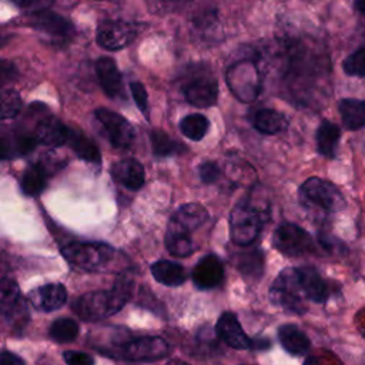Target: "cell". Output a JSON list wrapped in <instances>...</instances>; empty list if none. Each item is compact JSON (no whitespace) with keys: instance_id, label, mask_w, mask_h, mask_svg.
<instances>
[{"instance_id":"27","label":"cell","mask_w":365,"mask_h":365,"mask_svg":"<svg viewBox=\"0 0 365 365\" xmlns=\"http://www.w3.org/2000/svg\"><path fill=\"white\" fill-rule=\"evenodd\" d=\"M151 274L157 282L167 287H178L187 279V272L182 265L165 259L154 262L151 265Z\"/></svg>"},{"instance_id":"40","label":"cell","mask_w":365,"mask_h":365,"mask_svg":"<svg viewBox=\"0 0 365 365\" xmlns=\"http://www.w3.org/2000/svg\"><path fill=\"white\" fill-rule=\"evenodd\" d=\"M304 365H342L341 361L329 354V352H321V354H315V355H309Z\"/></svg>"},{"instance_id":"2","label":"cell","mask_w":365,"mask_h":365,"mask_svg":"<svg viewBox=\"0 0 365 365\" xmlns=\"http://www.w3.org/2000/svg\"><path fill=\"white\" fill-rule=\"evenodd\" d=\"M117 250L103 242H73L61 250L64 259L80 269L107 271L117 259Z\"/></svg>"},{"instance_id":"16","label":"cell","mask_w":365,"mask_h":365,"mask_svg":"<svg viewBox=\"0 0 365 365\" xmlns=\"http://www.w3.org/2000/svg\"><path fill=\"white\" fill-rule=\"evenodd\" d=\"M68 131H70V127L63 124L58 118L50 114H46L36 123L33 133L38 144L60 147L63 144H67Z\"/></svg>"},{"instance_id":"39","label":"cell","mask_w":365,"mask_h":365,"mask_svg":"<svg viewBox=\"0 0 365 365\" xmlns=\"http://www.w3.org/2000/svg\"><path fill=\"white\" fill-rule=\"evenodd\" d=\"M63 356L67 365H94L93 356L81 351H64Z\"/></svg>"},{"instance_id":"32","label":"cell","mask_w":365,"mask_h":365,"mask_svg":"<svg viewBox=\"0 0 365 365\" xmlns=\"http://www.w3.org/2000/svg\"><path fill=\"white\" fill-rule=\"evenodd\" d=\"M150 141H151L153 153L157 157L175 155V154H180V153H182L185 150L184 145H181L180 143H177L173 138H170L163 130L151 131Z\"/></svg>"},{"instance_id":"42","label":"cell","mask_w":365,"mask_h":365,"mask_svg":"<svg viewBox=\"0 0 365 365\" xmlns=\"http://www.w3.org/2000/svg\"><path fill=\"white\" fill-rule=\"evenodd\" d=\"M0 365H26V364L19 355L4 349L0 356Z\"/></svg>"},{"instance_id":"37","label":"cell","mask_w":365,"mask_h":365,"mask_svg":"<svg viewBox=\"0 0 365 365\" xmlns=\"http://www.w3.org/2000/svg\"><path fill=\"white\" fill-rule=\"evenodd\" d=\"M130 90H131L133 98L135 101V106L144 114V117L148 120L150 118V114H148V96H147L145 87L140 81H133V83H130Z\"/></svg>"},{"instance_id":"28","label":"cell","mask_w":365,"mask_h":365,"mask_svg":"<svg viewBox=\"0 0 365 365\" xmlns=\"http://www.w3.org/2000/svg\"><path fill=\"white\" fill-rule=\"evenodd\" d=\"M67 145L84 161L98 165L101 163V155L97 145L88 140L81 131L70 128L67 137Z\"/></svg>"},{"instance_id":"31","label":"cell","mask_w":365,"mask_h":365,"mask_svg":"<svg viewBox=\"0 0 365 365\" xmlns=\"http://www.w3.org/2000/svg\"><path fill=\"white\" fill-rule=\"evenodd\" d=\"M238 269L248 278L257 279L264 271V255L258 250H251L237 255Z\"/></svg>"},{"instance_id":"13","label":"cell","mask_w":365,"mask_h":365,"mask_svg":"<svg viewBox=\"0 0 365 365\" xmlns=\"http://www.w3.org/2000/svg\"><path fill=\"white\" fill-rule=\"evenodd\" d=\"M58 161H53L50 157L40 160L36 164L29 165L21 175V190L26 195H38L47 185L48 177L57 170Z\"/></svg>"},{"instance_id":"41","label":"cell","mask_w":365,"mask_h":365,"mask_svg":"<svg viewBox=\"0 0 365 365\" xmlns=\"http://www.w3.org/2000/svg\"><path fill=\"white\" fill-rule=\"evenodd\" d=\"M17 7L29 10L30 13L33 11H40L46 10L48 6L53 4L54 0H11Z\"/></svg>"},{"instance_id":"24","label":"cell","mask_w":365,"mask_h":365,"mask_svg":"<svg viewBox=\"0 0 365 365\" xmlns=\"http://www.w3.org/2000/svg\"><path fill=\"white\" fill-rule=\"evenodd\" d=\"M278 339L282 348L291 355H305L311 348L307 334L295 324H284L278 328Z\"/></svg>"},{"instance_id":"36","label":"cell","mask_w":365,"mask_h":365,"mask_svg":"<svg viewBox=\"0 0 365 365\" xmlns=\"http://www.w3.org/2000/svg\"><path fill=\"white\" fill-rule=\"evenodd\" d=\"M342 68L348 76L365 77V47H361L352 54H349L344 60Z\"/></svg>"},{"instance_id":"15","label":"cell","mask_w":365,"mask_h":365,"mask_svg":"<svg viewBox=\"0 0 365 365\" xmlns=\"http://www.w3.org/2000/svg\"><path fill=\"white\" fill-rule=\"evenodd\" d=\"M224 279V265L217 255L202 257L192 269V281L200 289H211Z\"/></svg>"},{"instance_id":"38","label":"cell","mask_w":365,"mask_h":365,"mask_svg":"<svg viewBox=\"0 0 365 365\" xmlns=\"http://www.w3.org/2000/svg\"><path fill=\"white\" fill-rule=\"evenodd\" d=\"M198 173H200V178L202 182L205 184H212L215 182L220 175H221V170L218 167L217 163H212V161H205L200 165L198 168Z\"/></svg>"},{"instance_id":"45","label":"cell","mask_w":365,"mask_h":365,"mask_svg":"<svg viewBox=\"0 0 365 365\" xmlns=\"http://www.w3.org/2000/svg\"><path fill=\"white\" fill-rule=\"evenodd\" d=\"M364 335H365V332H364Z\"/></svg>"},{"instance_id":"44","label":"cell","mask_w":365,"mask_h":365,"mask_svg":"<svg viewBox=\"0 0 365 365\" xmlns=\"http://www.w3.org/2000/svg\"><path fill=\"white\" fill-rule=\"evenodd\" d=\"M167 365H190V364L182 362V361H180V359H171V361L167 362Z\"/></svg>"},{"instance_id":"11","label":"cell","mask_w":365,"mask_h":365,"mask_svg":"<svg viewBox=\"0 0 365 365\" xmlns=\"http://www.w3.org/2000/svg\"><path fill=\"white\" fill-rule=\"evenodd\" d=\"M135 36V27L123 20H104L97 27V43L110 51L127 47Z\"/></svg>"},{"instance_id":"21","label":"cell","mask_w":365,"mask_h":365,"mask_svg":"<svg viewBox=\"0 0 365 365\" xmlns=\"http://www.w3.org/2000/svg\"><path fill=\"white\" fill-rule=\"evenodd\" d=\"M113 178L128 190H138L144 184L145 173L144 167L135 158H124L113 164Z\"/></svg>"},{"instance_id":"35","label":"cell","mask_w":365,"mask_h":365,"mask_svg":"<svg viewBox=\"0 0 365 365\" xmlns=\"http://www.w3.org/2000/svg\"><path fill=\"white\" fill-rule=\"evenodd\" d=\"M21 110V97L20 94L13 90H4L1 94V118H13L16 117Z\"/></svg>"},{"instance_id":"4","label":"cell","mask_w":365,"mask_h":365,"mask_svg":"<svg viewBox=\"0 0 365 365\" xmlns=\"http://www.w3.org/2000/svg\"><path fill=\"white\" fill-rule=\"evenodd\" d=\"M299 198L305 205L314 207L322 212H338L345 208L342 192L332 182L319 177H309L299 187Z\"/></svg>"},{"instance_id":"9","label":"cell","mask_w":365,"mask_h":365,"mask_svg":"<svg viewBox=\"0 0 365 365\" xmlns=\"http://www.w3.org/2000/svg\"><path fill=\"white\" fill-rule=\"evenodd\" d=\"M94 115L104 128L107 138L115 148H128L134 143V127L121 114L101 107L94 111Z\"/></svg>"},{"instance_id":"25","label":"cell","mask_w":365,"mask_h":365,"mask_svg":"<svg viewBox=\"0 0 365 365\" xmlns=\"http://www.w3.org/2000/svg\"><path fill=\"white\" fill-rule=\"evenodd\" d=\"M339 138H341V130L336 124H334L329 120L321 121L315 133L318 153L327 158H334L336 154Z\"/></svg>"},{"instance_id":"43","label":"cell","mask_w":365,"mask_h":365,"mask_svg":"<svg viewBox=\"0 0 365 365\" xmlns=\"http://www.w3.org/2000/svg\"><path fill=\"white\" fill-rule=\"evenodd\" d=\"M354 7H355V10H356L361 16L365 17V0H355V1H354Z\"/></svg>"},{"instance_id":"8","label":"cell","mask_w":365,"mask_h":365,"mask_svg":"<svg viewBox=\"0 0 365 365\" xmlns=\"http://www.w3.org/2000/svg\"><path fill=\"white\" fill-rule=\"evenodd\" d=\"M118 355L130 361H157L170 354V346L161 336H138L118 345Z\"/></svg>"},{"instance_id":"20","label":"cell","mask_w":365,"mask_h":365,"mask_svg":"<svg viewBox=\"0 0 365 365\" xmlns=\"http://www.w3.org/2000/svg\"><path fill=\"white\" fill-rule=\"evenodd\" d=\"M299 282L307 299L322 304L325 302L329 295V287L327 281L319 275V272L314 267H297Z\"/></svg>"},{"instance_id":"19","label":"cell","mask_w":365,"mask_h":365,"mask_svg":"<svg viewBox=\"0 0 365 365\" xmlns=\"http://www.w3.org/2000/svg\"><path fill=\"white\" fill-rule=\"evenodd\" d=\"M185 100L200 108L211 107L218 98V86L214 80L207 77L194 78L184 90Z\"/></svg>"},{"instance_id":"33","label":"cell","mask_w":365,"mask_h":365,"mask_svg":"<svg viewBox=\"0 0 365 365\" xmlns=\"http://www.w3.org/2000/svg\"><path fill=\"white\" fill-rule=\"evenodd\" d=\"M210 121L202 114H190L180 121L181 133L194 141H200L208 131Z\"/></svg>"},{"instance_id":"12","label":"cell","mask_w":365,"mask_h":365,"mask_svg":"<svg viewBox=\"0 0 365 365\" xmlns=\"http://www.w3.org/2000/svg\"><path fill=\"white\" fill-rule=\"evenodd\" d=\"M23 21L26 26H30L34 30L46 33L57 40H68L74 34V27L67 19L47 9L30 13Z\"/></svg>"},{"instance_id":"22","label":"cell","mask_w":365,"mask_h":365,"mask_svg":"<svg viewBox=\"0 0 365 365\" xmlns=\"http://www.w3.org/2000/svg\"><path fill=\"white\" fill-rule=\"evenodd\" d=\"M96 73H97L98 81H100L104 93L108 97L115 98V97L121 96L123 78H121V73L117 68V64L114 60H111L108 57L98 58L96 63Z\"/></svg>"},{"instance_id":"7","label":"cell","mask_w":365,"mask_h":365,"mask_svg":"<svg viewBox=\"0 0 365 365\" xmlns=\"http://www.w3.org/2000/svg\"><path fill=\"white\" fill-rule=\"evenodd\" d=\"M272 245L287 257H302L315 252L312 237L294 222H282L272 235Z\"/></svg>"},{"instance_id":"1","label":"cell","mask_w":365,"mask_h":365,"mask_svg":"<svg viewBox=\"0 0 365 365\" xmlns=\"http://www.w3.org/2000/svg\"><path fill=\"white\" fill-rule=\"evenodd\" d=\"M134 289L133 278L128 272H123L114 282L111 289L90 291L73 302V311L83 321H100L117 314L131 298Z\"/></svg>"},{"instance_id":"18","label":"cell","mask_w":365,"mask_h":365,"mask_svg":"<svg viewBox=\"0 0 365 365\" xmlns=\"http://www.w3.org/2000/svg\"><path fill=\"white\" fill-rule=\"evenodd\" d=\"M208 220L207 210L197 202H188L181 205L171 217L168 228L178 230L190 234L191 231L201 227Z\"/></svg>"},{"instance_id":"26","label":"cell","mask_w":365,"mask_h":365,"mask_svg":"<svg viewBox=\"0 0 365 365\" xmlns=\"http://www.w3.org/2000/svg\"><path fill=\"white\" fill-rule=\"evenodd\" d=\"M338 111L346 130L355 131L365 127V100L342 98L338 103Z\"/></svg>"},{"instance_id":"14","label":"cell","mask_w":365,"mask_h":365,"mask_svg":"<svg viewBox=\"0 0 365 365\" xmlns=\"http://www.w3.org/2000/svg\"><path fill=\"white\" fill-rule=\"evenodd\" d=\"M215 331L218 336L234 349H250L252 348V341L244 332L240 321L232 312H222L217 321Z\"/></svg>"},{"instance_id":"17","label":"cell","mask_w":365,"mask_h":365,"mask_svg":"<svg viewBox=\"0 0 365 365\" xmlns=\"http://www.w3.org/2000/svg\"><path fill=\"white\" fill-rule=\"evenodd\" d=\"M29 299L37 311L51 312L66 304L67 291L61 284H46L30 291Z\"/></svg>"},{"instance_id":"6","label":"cell","mask_w":365,"mask_h":365,"mask_svg":"<svg viewBox=\"0 0 365 365\" xmlns=\"http://www.w3.org/2000/svg\"><path fill=\"white\" fill-rule=\"evenodd\" d=\"M227 84L238 100L251 103L261 91L259 70L250 60L237 61L227 71Z\"/></svg>"},{"instance_id":"5","label":"cell","mask_w":365,"mask_h":365,"mask_svg":"<svg viewBox=\"0 0 365 365\" xmlns=\"http://www.w3.org/2000/svg\"><path fill=\"white\" fill-rule=\"evenodd\" d=\"M264 224L262 212L252 204H238L230 214V235L235 245L252 244Z\"/></svg>"},{"instance_id":"23","label":"cell","mask_w":365,"mask_h":365,"mask_svg":"<svg viewBox=\"0 0 365 365\" xmlns=\"http://www.w3.org/2000/svg\"><path fill=\"white\" fill-rule=\"evenodd\" d=\"M38 144L34 133L27 131H14L7 134H3L1 138V157L4 160L14 158L20 155H26L30 153L36 145Z\"/></svg>"},{"instance_id":"3","label":"cell","mask_w":365,"mask_h":365,"mask_svg":"<svg viewBox=\"0 0 365 365\" xmlns=\"http://www.w3.org/2000/svg\"><path fill=\"white\" fill-rule=\"evenodd\" d=\"M269 299L274 305L297 315H304L308 311L297 267L284 268L278 274L269 288Z\"/></svg>"},{"instance_id":"10","label":"cell","mask_w":365,"mask_h":365,"mask_svg":"<svg viewBox=\"0 0 365 365\" xmlns=\"http://www.w3.org/2000/svg\"><path fill=\"white\" fill-rule=\"evenodd\" d=\"M0 301L4 321L11 327H24L26 321L29 319V311L20 294L19 285L13 279L4 278L1 281Z\"/></svg>"},{"instance_id":"29","label":"cell","mask_w":365,"mask_h":365,"mask_svg":"<svg viewBox=\"0 0 365 365\" xmlns=\"http://www.w3.org/2000/svg\"><path fill=\"white\" fill-rule=\"evenodd\" d=\"M288 125L285 115L277 110L262 108L254 117V127L262 134H278Z\"/></svg>"},{"instance_id":"30","label":"cell","mask_w":365,"mask_h":365,"mask_svg":"<svg viewBox=\"0 0 365 365\" xmlns=\"http://www.w3.org/2000/svg\"><path fill=\"white\" fill-rule=\"evenodd\" d=\"M165 248L174 257H188L194 251V242L190 234L178 230L167 228Z\"/></svg>"},{"instance_id":"34","label":"cell","mask_w":365,"mask_h":365,"mask_svg":"<svg viewBox=\"0 0 365 365\" xmlns=\"http://www.w3.org/2000/svg\"><path fill=\"white\" fill-rule=\"evenodd\" d=\"M78 329H80L78 324L74 319L58 318L51 324V327L48 329V335L53 341H56L58 344H67L77 338Z\"/></svg>"}]
</instances>
